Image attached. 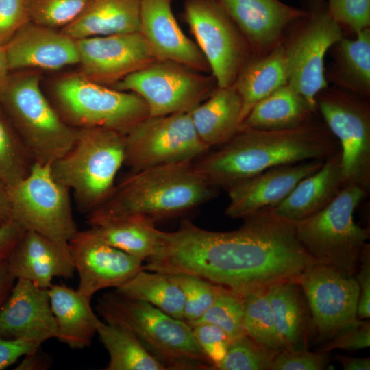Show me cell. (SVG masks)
Instances as JSON below:
<instances>
[{
  "label": "cell",
  "instance_id": "cell-1",
  "mask_svg": "<svg viewBox=\"0 0 370 370\" xmlns=\"http://www.w3.org/2000/svg\"><path fill=\"white\" fill-rule=\"evenodd\" d=\"M236 230L215 232L184 220L174 232L160 230L144 269L201 277L241 295L297 280L315 260L298 241L293 222L271 208L244 218Z\"/></svg>",
  "mask_w": 370,
  "mask_h": 370
},
{
  "label": "cell",
  "instance_id": "cell-2",
  "mask_svg": "<svg viewBox=\"0 0 370 370\" xmlns=\"http://www.w3.org/2000/svg\"><path fill=\"white\" fill-rule=\"evenodd\" d=\"M340 151L338 142L318 114L295 128L239 130L193 162L210 184L227 189L268 169L310 160L324 161Z\"/></svg>",
  "mask_w": 370,
  "mask_h": 370
},
{
  "label": "cell",
  "instance_id": "cell-3",
  "mask_svg": "<svg viewBox=\"0 0 370 370\" xmlns=\"http://www.w3.org/2000/svg\"><path fill=\"white\" fill-rule=\"evenodd\" d=\"M193 161L143 169L114 186L108 197L87 214L90 226L127 215L153 222L184 214L208 202L219 188L195 170Z\"/></svg>",
  "mask_w": 370,
  "mask_h": 370
},
{
  "label": "cell",
  "instance_id": "cell-4",
  "mask_svg": "<svg viewBox=\"0 0 370 370\" xmlns=\"http://www.w3.org/2000/svg\"><path fill=\"white\" fill-rule=\"evenodd\" d=\"M96 310L105 321L119 323L132 331L165 370L213 369L192 326L184 320L116 291L99 298Z\"/></svg>",
  "mask_w": 370,
  "mask_h": 370
},
{
  "label": "cell",
  "instance_id": "cell-5",
  "mask_svg": "<svg viewBox=\"0 0 370 370\" xmlns=\"http://www.w3.org/2000/svg\"><path fill=\"white\" fill-rule=\"evenodd\" d=\"M125 152V134L103 127L78 129L71 148L51 164V173L73 193L79 210L88 214L114 189Z\"/></svg>",
  "mask_w": 370,
  "mask_h": 370
},
{
  "label": "cell",
  "instance_id": "cell-6",
  "mask_svg": "<svg viewBox=\"0 0 370 370\" xmlns=\"http://www.w3.org/2000/svg\"><path fill=\"white\" fill-rule=\"evenodd\" d=\"M0 106L34 163L52 164L75 142L78 129L68 124L48 101L36 73L9 75Z\"/></svg>",
  "mask_w": 370,
  "mask_h": 370
},
{
  "label": "cell",
  "instance_id": "cell-7",
  "mask_svg": "<svg viewBox=\"0 0 370 370\" xmlns=\"http://www.w3.org/2000/svg\"><path fill=\"white\" fill-rule=\"evenodd\" d=\"M369 194L358 185L347 184L325 208L293 223L298 241L316 262L354 276L370 233L355 223L354 213Z\"/></svg>",
  "mask_w": 370,
  "mask_h": 370
},
{
  "label": "cell",
  "instance_id": "cell-8",
  "mask_svg": "<svg viewBox=\"0 0 370 370\" xmlns=\"http://www.w3.org/2000/svg\"><path fill=\"white\" fill-rule=\"evenodd\" d=\"M54 96L58 112L77 129L103 127L125 134L149 116L145 101L136 93L97 84L80 74L58 80Z\"/></svg>",
  "mask_w": 370,
  "mask_h": 370
},
{
  "label": "cell",
  "instance_id": "cell-9",
  "mask_svg": "<svg viewBox=\"0 0 370 370\" xmlns=\"http://www.w3.org/2000/svg\"><path fill=\"white\" fill-rule=\"evenodd\" d=\"M308 15L288 31L282 45L288 68V84L317 111L316 97L328 87L325 57L343 37V29L330 14L325 0H309Z\"/></svg>",
  "mask_w": 370,
  "mask_h": 370
},
{
  "label": "cell",
  "instance_id": "cell-10",
  "mask_svg": "<svg viewBox=\"0 0 370 370\" xmlns=\"http://www.w3.org/2000/svg\"><path fill=\"white\" fill-rule=\"evenodd\" d=\"M8 189L12 219L25 230L63 243L78 232L70 190L54 178L51 164L34 162L28 174Z\"/></svg>",
  "mask_w": 370,
  "mask_h": 370
},
{
  "label": "cell",
  "instance_id": "cell-11",
  "mask_svg": "<svg viewBox=\"0 0 370 370\" xmlns=\"http://www.w3.org/2000/svg\"><path fill=\"white\" fill-rule=\"evenodd\" d=\"M319 114L338 142L345 186L356 184L370 192V102L338 87L316 97Z\"/></svg>",
  "mask_w": 370,
  "mask_h": 370
},
{
  "label": "cell",
  "instance_id": "cell-12",
  "mask_svg": "<svg viewBox=\"0 0 370 370\" xmlns=\"http://www.w3.org/2000/svg\"><path fill=\"white\" fill-rule=\"evenodd\" d=\"M217 86L212 75L176 62L156 60L112 88L136 93L145 101L149 116H160L190 112Z\"/></svg>",
  "mask_w": 370,
  "mask_h": 370
},
{
  "label": "cell",
  "instance_id": "cell-13",
  "mask_svg": "<svg viewBox=\"0 0 370 370\" xmlns=\"http://www.w3.org/2000/svg\"><path fill=\"white\" fill-rule=\"evenodd\" d=\"M184 18L217 86H233L240 71L252 57L241 31L214 0H186Z\"/></svg>",
  "mask_w": 370,
  "mask_h": 370
},
{
  "label": "cell",
  "instance_id": "cell-14",
  "mask_svg": "<svg viewBox=\"0 0 370 370\" xmlns=\"http://www.w3.org/2000/svg\"><path fill=\"white\" fill-rule=\"evenodd\" d=\"M125 162L132 172L193 161L210 149L198 136L189 112L148 116L125 134Z\"/></svg>",
  "mask_w": 370,
  "mask_h": 370
},
{
  "label": "cell",
  "instance_id": "cell-15",
  "mask_svg": "<svg viewBox=\"0 0 370 370\" xmlns=\"http://www.w3.org/2000/svg\"><path fill=\"white\" fill-rule=\"evenodd\" d=\"M297 282L320 341L330 340L358 318L359 286L355 276L314 262L304 270Z\"/></svg>",
  "mask_w": 370,
  "mask_h": 370
},
{
  "label": "cell",
  "instance_id": "cell-16",
  "mask_svg": "<svg viewBox=\"0 0 370 370\" xmlns=\"http://www.w3.org/2000/svg\"><path fill=\"white\" fill-rule=\"evenodd\" d=\"M79 73L97 84L112 87L156 60L139 32L75 40Z\"/></svg>",
  "mask_w": 370,
  "mask_h": 370
},
{
  "label": "cell",
  "instance_id": "cell-17",
  "mask_svg": "<svg viewBox=\"0 0 370 370\" xmlns=\"http://www.w3.org/2000/svg\"><path fill=\"white\" fill-rule=\"evenodd\" d=\"M77 290L92 299L107 288H117L143 269V260L104 243L90 230L79 231L69 242Z\"/></svg>",
  "mask_w": 370,
  "mask_h": 370
},
{
  "label": "cell",
  "instance_id": "cell-18",
  "mask_svg": "<svg viewBox=\"0 0 370 370\" xmlns=\"http://www.w3.org/2000/svg\"><path fill=\"white\" fill-rule=\"evenodd\" d=\"M247 41L252 56H262L285 38L288 30L308 15L306 10L280 0H214Z\"/></svg>",
  "mask_w": 370,
  "mask_h": 370
},
{
  "label": "cell",
  "instance_id": "cell-19",
  "mask_svg": "<svg viewBox=\"0 0 370 370\" xmlns=\"http://www.w3.org/2000/svg\"><path fill=\"white\" fill-rule=\"evenodd\" d=\"M324 161L310 160L277 166L234 184L225 189L230 201L225 214L231 219H243L274 207L301 180L319 170Z\"/></svg>",
  "mask_w": 370,
  "mask_h": 370
},
{
  "label": "cell",
  "instance_id": "cell-20",
  "mask_svg": "<svg viewBox=\"0 0 370 370\" xmlns=\"http://www.w3.org/2000/svg\"><path fill=\"white\" fill-rule=\"evenodd\" d=\"M171 0H140L138 32L157 60L176 62L206 73L208 64L197 44L182 32Z\"/></svg>",
  "mask_w": 370,
  "mask_h": 370
},
{
  "label": "cell",
  "instance_id": "cell-21",
  "mask_svg": "<svg viewBox=\"0 0 370 370\" xmlns=\"http://www.w3.org/2000/svg\"><path fill=\"white\" fill-rule=\"evenodd\" d=\"M56 336L48 288L29 280H16L0 307V336L42 345Z\"/></svg>",
  "mask_w": 370,
  "mask_h": 370
},
{
  "label": "cell",
  "instance_id": "cell-22",
  "mask_svg": "<svg viewBox=\"0 0 370 370\" xmlns=\"http://www.w3.org/2000/svg\"><path fill=\"white\" fill-rule=\"evenodd\" d=\"M10 71L57 70L78 64L76 40L53 28L29 21L4 45Z\"/></svg>",
  "mask_w": 370,
  "mask_h": 370
},
{
  "label": "cell",
  "instance_id": "cell-23",
  "mask_svg": "<svg viewBox=\"0 0 370 370\" xmlns=\"http://www.w3.org/2000/svg\"><path fill=\"white\" fill-rule=\"evenodd\" d=\"M68 243L25 230L7 261L8 270L15 280L49 288L54 278L70 279L75 271Z\"/></svg>",
  "mask_w": 370,
  "mask_h": 370
},
{
  "label": "cell",
  "instance_id": "cell-24",
  "mask_svg": "<svg viewBox=\"0 0 370 370\" xmlns=\"http://www.w3.org/2000/svg\"><path fill=\"white\" fill-rule=\"evenodd\" d=\"M344 186L340 151L326 159L319 170L301 180L284 199L271 208L277 216L297 222L325 208Z\"/></svg>",
  "mask_w": 370,
  "mask_h": 370
},
{
  "label": "cell",
  "instance_id": "cell-25",
  "mask_svg": "<svg viewBox=\"0 0 370 370\" xmlns=\"http://www.w3.org/2000/svg\"><path fill=\"white\" fill-rule=\"evenodd\" d=\"M140 0H89L62 32L74 40L138 32Z\"/></svg>",
  "mask_w": 370,
  "mask_h": 370
},
{
  "label": "cell",
  "instance_id": "cell-26",
  "mask_svg": "<svg viewBox=\"0 0 370 370\" xmlns=\"http://www.w3.org/2000/svg\"><path fill=\"white\" fill-rule=\"evenodd\" d=\"M48 291L56 323V338L72 349L89 347L98 318L91 307V299L64 285L52 284Z\"/></svg>",
  "mask_w": 370,
  "mask_h": 370
},
{
  "label": "cell",
  "instance_id": "cell-27",
  "mask_svg": "<svg viewBox=\"0 0 370 370\" xmlns=\"http://www.w3.org/2000/svg\"><path fill=\"white\" fill-rule=\"evenodd\" d=\"M242 100L234 86L219 87L189 112L201 140L210 148L230 140L239 130Z\"/></svg>",
  "mask_w": 370,
  "mask_h": 370
},
{
  "label": "cell",
  "instance_id": "cell-28",
  "mask_svg": "<svg viewBox=\"0 0 370 370\" xmlns=\"http://www.w3.org/2000/svg\"><path fill=\"white\" fill-rule=\"evenodd\" d=\"M318 114L303 96L286 84L257 102L242 121L239 130L291 129L304 125Z\"/></svg>",
  "mask_w": 370,
  "mask_h": 370
},
{
  "label": "cell",
  "instance_id": "cell-29",
  "mask_svg": "<svg viewBox=\"0 0 370 370\" xmlns=\"http://www.w3.org/2000/svg\"><path fill=\"white\" fill-rule=\"evenodd\" d=\"M288 81V62L282 42L262 56H252L234 84L242 100L241 122L257 102Z\"/></svg>",
  "mask_w": 370,
  "mask_h": 370
},
{
  "label": "cell",
  "instance_id": "cell-30",
  "mask_svg": "<svg viewBox=\"0 0 370 370\" xmlns=\"http://www.w3.org/2000/svg\"><path fill=\"white\" fill-rule=\"evenodd\" d=\"M356 35L354 39L343 37L331 47L333 62L325 75L336 87L369 99L370 28Z\"/></svg>",
  "mask_w": 370,
  "mask_h": 370
},
{
  "label": "cell",
  "instance_id": "cell-31",
  "mask_svg": "<svg viewBox=\"0 0 370 370\" xmlns=\"http://www.w3.org/2000/svg\"><path fill=\"white\" fill-rule=\"evenodd\" d=\"M267 295L284 350L307 349V302L297 280L273 284Z\"/></svg>",
  "mask_w": 370,
  "mask_h": 370
},
{
  "label": "cell",
  "instance_id": "cell-32",
  "mask_svg": "<svg viewBox=\"0 0 370 370\" xmlns=\"http://www.w3.org/2000/svg\"><path fill=\"white\" fill-rule=\"evenodd\" d=\"M155 222L139 215L114 218L90 227L104 243L143 261L154 251L159 232Z\"/></svg>",
  "mask_w": 370,
  "mask_h": 370
},
{
  "label": "cell",
  "instance_id": "cell-33",
  "mask_svg": "<svg viewBox=\"0 0 370 370\" xmlns=\"http://www.w3.org/2000/svg\"><path fill=\"white\" fill-rule=\"evenodd\" d=\"M96 334L108 352L106 370H165L134 333L114 322L96 321Z\"/></svg>",
  "mask_w": 370,
  "mask_h": 370
},
{
  "label": "cell",
  "instance_id": "cell-34",
  "mask_svg": "<svg viewBox=\"0 0 370 370\" xmlns=\"http://www.w3.org/2000/svg\"><path fill=\"white\" fill-rule=\"evenodd\" d=\"M115 291L125 297L146 301L173 317L184 320V295L171 274L142 269Z\"/></svg>",
  "mask_w": 370,
  "mask_h": 370
},
{
  "label": "cell",
  "instance_id": "cell-35",
  "mask_svg": "<svg viewBox=\"0 0 370 370\" xmlns=\"http://www.w3.org/2000/svg\"><path fill=\"white\" fill-rule=\"evenodd\" d=\"M246 333L263 346L279 353L284 350L267 295V289L243 294Z\"/></svg>",
  "mask_w": 370,
  "mask_h": 370
},
{
  "label": "cell",
  "instance_id": "cell-36",
  "mask_svg": "<svg viewBox=\"0 0 370 370\" xmlns=\"http://www.w3.org/2000/svg\"><path fill=\"white\" fill-rule=\"evenodd\" d=\"M34 162L0 106V182L12 186L30 171Z\"/></svg>",
  "mask_w": 370,
  "mask_h": 370
},
{
  "label": "cell",
  "instance_id": "cell-37",
  "mask_svg": "<svg viewBox=\"0 0 370 370\" xmlns=\"http://www.w3.org/2000/svg\"><path fill=\"white\" fill-rule=\"evenodd\" d=\"M199 323L218 326L227 334L231 341L246 334L243 295L221 286L212 305L201 318L190 325Z\"/></svg>",
  "mask_w": 370,
  "mask_h": 370
},
{
  "label": "cell",
  "instance_id": "cell-38",
  "mask_svg": "<svg viewBox=\"0 0 370 370\" xmlns=\"http://www.w3.org/2000/svg\"><path fill=\"white\" fill-rule=\"evenodd\" d=\"M278 353L263 346L247 333L231 341L217 370H270Z\"/></svg>",
  "mask_w": 370,
  "mask_h": 370
},
{
  "label": "cell",
  "instance_id": "cell-39",
  "mask_svg": "<svg viewBox=\"0 0 370 370\" xmlns=\"http://www.w3.org/2000/svg\"><path fill=\"white\" fill-rule=\"evenodd\" d=\"M184 295V320L190 325L197 321L212 305L221 285L201 277L186 274H171Z\"/></svg>",
  "mask_w": 370,
  "mask_h": 370
},
{
  "label": "cell",
  "instance_id": "cell-40",
  "mask_svg": "<svg viewBox=\"0 0 370 370\" xmlns=\"http://www.w3.org/2000/svg\"><path fill=\"white\" fill-rule=\"evenodd\" d=\"M89 0H27L30 21L64 28L84 10Z\"/></svg>",
  "mask_w": 370,
  "mask_h": 370
},
{
  "label": "cell",
  "instance_id": "cell-41",
  "mask_svg": "<svg viewBox=\"0 0 370 370\" xmlns=\"http://www.w3.org/2000/svg\"><path fill=\"white\" fill-rule=\"evenodd\" d=\"M328 12L342 29L354 32L370 26V0H325Z\"/></svg>",
  "mask_w": 370,
  "mask_h": 370
},
{
  "label": "cell",
  "instance_id": "cell-42",
  "mask_svg": "<svg viewBox=\"0 0 370 370\" xmlns=\"http://www.w3.org/2000/svg\"><path fill=\"white\" fill-rule=\"evenodd\" d=\"M193 334L201 348L213 364V370L224 358L231 339L218 326L199 323L192 325Z\"/></svg>",
  "mask_w": 370,
  "mask_h": 370
},
{
  "label": "cell",
  "instance_id": "cell-43",
  "mask_svg": "<svg viewBox=\"0 0 370 370\" xmlns=\"http://www.w3.org/2000/svg\"><path fill=\"white\" fill-rule=\"evenodd\" d=\"M370 346V323L358 318L319 349V352H329L334 349L356 351Z\"/></svg>",
  "mask_w": 370,
  "mask_h": 370
},
{
  "label": "cell",
  "instance_id": "cell-44",
  "mask_svg": "<svg viewBox=\"0 0 370 370\" xmlns=\"http://www.w3.org/2000/svg\"><path fill=\"white\" fill-rule=\"evenodd\" d=\"M329 361L328 352L283 350L276 354L270 370H323Z\"/></svg>",
  "mask_w": 370,
  "mask_h": 370
},
{
  "label": "cell",
  "instance_id": "cell-45",
  "mask_svg": "<svg viewBox=\"0 0 370 370\" xmlns=\"http://www.w3.org/2000/svg\"><path fill=\"white\" fill-rule=\"evenodd\" d=\"M30 21L27 0H0V45Z\"/></svg>",
  "mask_w": 370,
  "mask_h": 370
},
{
  "label": "cell",
  "instance_id": "cell-46",
  "mask_svg": "<svg viewBox=\"0 0 370 370\" xmlns=\"http://www.w3.org/2000/svg\"><path fill=\"white\" fill-rule=\"evenodd\" d=\"M359 271L355 277L359 286L357 315L360 319L370 317V246L367 243L362 249Z\"/></svg>",
  "mask_w": 370,
  "mask_h": 370
},
{
  "label": "cell",
  "instance_id": "cell-47",
  "mask_svg": "<svg viewBox=\"0 0 370 370\" xmlns=\"http://www.w3.org/2000/svg\"><path fill=\"white\" fill-rule=\"evenodd\" d=\"M41 345L36 343L0 336V370L15 363L20 358L35 351Z\"/></svg>",
  "mask_w": 370,
  "mask_h": 370
},
{
  "label": "cell",
  "instance_id": "cell-48",
  "mask_svg": "<svg viewBox=\"0 0 370 370\" xmlns=\"http://www.w3.org/2000/svg\"><path fill=\"white\" fill-rule=\"evenodd\" d=\"M25 231L12 219L0 224V264L8 261Z\"/></svg>",
  "mask_w": 370,
  "mask_h": 370
},
{
  "label": "cell",
  "instance_id": "cell-49",
  "mask_svg": "<svg viewBox=\"0 0 370 370\" xmlns=\"http://www.w3.org/2000/svg\"><path fill=\"white\" fill-rule=\"evenodd\" d=\"M15 281L8 270L7 262L0 264V307L9 295Z\"/></svg>",
  "mask_w": 370,
  "mask_h": 370
},
{
  "label": "cell",
  "instance_id": "cell-50",
  "mask_svg": "<svg viewBox=\"0 0 370 370\" xmlns=\"http://www.w3.org/2000/svg\"><path fill=\"white\" fill-rule=\"evenodd\" d=\"M335 360L343 366L345 370H369V358H356L343 355H336Z\"/></svg>",
  "mask_w": 370,
  "mask_h": 370
},
{
  "label": "cell",
  "instance_id": "cell-51",
  "mask_svg": "<svg viewBox=\"0 0 370 370\" xmlns=\"http://www.w3.org/2000/svg\"><path fill=\"white\" fill-rule=\"evenodd\" d=\"M30 352L23 356V360L16 369H46L47 360L44 356L39 353V349Z\"/></svg>",
  "mask_w": 370,
  "mask_h": 370
},
{
  "label": "cell",
  "instance_id": "cell-52",
  "mask_svg": "<svg viewBox=\"0 0 370 370\" xmlns=\"http://www.w3.org/2000/svg\"><path fill=\"white\" fill-rule=\"evenodd\" d=\"M12 220L8 187L0 182V224Z\"/></svg>",
  "mask_w": 370,
  "mask_h": 370
},
{
  "label": "cell",
  "instance_id": "cell-53",
  "mask_svg": "<svg viewBox=\"0 0 370 370\" xmlns=\"http://www.w3.org/2000/svg\"><path fill=\"white\" fill-rule=\"evenodd\" d=\"M9 71L5 47L0 45V95L8 79Z\"/></svg>",
  "mask_w": 370,
  "mask_h": 370
}]
</instances>
